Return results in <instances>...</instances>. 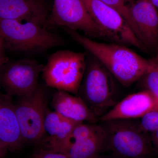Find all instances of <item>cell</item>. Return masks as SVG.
Wrapping results in <instances>:
<instances>
[{
    "instance_id": "obj_1",
    "label": "cell",
    "mask_w": 158,
    "mask_h": 158,
    "mask_svg": "<svg viewBox=\"0 0 158 158\" xmlns=\"http://www.w3.org/2000/svg\"><path fill=\"white\" fill-rule=\"evenodd\" d=\"M71 37L98 59L121 85L128 87L141 80L150 65L145 59L126 45L98 42L77 31L66 29Z\"/></svg>"
},
{
    "instance_id": "obj_2",
    "label": "cell",
    "mask_w": 158,
    "mask_h": 158,
    "mask_svg": "<svg viewBox=\"0 0 158 158\" xmlns=\"http://www.w3.org/2000/svg\"><path fill=\"white\" fill-rule=\"evenodd\" d=\"M107 139V149L117 158H151L155 152L149 134L133 119L102 122Z\"/></svg>"
},
{
    "instance_id": "obj_3",
    "label": "cell",
    "mask_w": 158,
    "mask_h": 158,
    "mask_svg": "<svg viewBox=\"0 0 158 158\" xmlns=\"http://www.w3.org/2000/svg\"><path fill=\"white\" fill-rule=\"evenodd\" d=\"M86 66L77 96L98 118L117 103L116 79L107 69L92 56Z\"/></svg>"
},
{
    "instance_id": "obj_4",
    "label": "cell",
    "mask_w": 158,
    "mask_h": 158,
    "mask_svg": "<svg viewBox=\"0 0 158 158\" xmlns=\"http://www.w3.org/2000/svg\"><path fill=\"white\" fill-rule=\"evenodd\" d=\"M0 35L5 47L23 52H43L63 43L45 27L31 22L0 19Z\"/></svg>"
},
{
    "instance_id": "obj_5",
    "label": "cell",
    "mask_w": 158,
    "mask_h": 158,
    "mask_svg": "<svg viewBox=\"0 0 158 158\" xmlns=\"http://www.w3.org/2000/svg\"><path fill=\"white\" fill-rule=\"evenodd\" d=\"M86 54L59 50L51 55L44 66L43 78L47 85L77 95L86 66Z\"/></svg>"
},
{
    "instance_id": "obj_6",
    "label": "cell",
    "mask_w": 158,
    "mask_h": 158,
    "mask_svg": "<svg viewBox=\"0 0 158 158\" xmlns=\"http://www.w3.org/2000/svg\"><path fill=\"white\" fill-rule=\"evenodd\" d=\"M105 37L114 43L145 50L129 24L116 9L99 0H83Z\"/></svg>"
},
{
    "instance_id": "obj_7",
    "label": "cell",
    "mask_w": 158,
    "mask_h": 158,
    "mask_svg": "<svg viewBox=\"0 0 158 158\" xmlns=\"http://www.w3.org/2000/svg\"><path fill=\"white\" fill-rule=\"evenodd\" d=\"M46 102L45 90L38 85L33 93L20 98L15 104L24 142L37 143L44 138Z\"/></svg>"
},
{
    "instance_id": "obj_8",
    "label": "cell",
    "mask_w": 158,
    "mask_h": 158,
    "mask_svg": "<svg viewBox=\"0 0 158 158\" xmlns=\"http://www.w3.org/2000/svg\"><path fill=\"white\" fill-rule=\"evenodd\" d=\"M49 23L72 31H82L90 38L105 37L83 0H54Z\"/></svg>"
},
{
    "instance_id": "obj_9",
    "label": "cell",
    "mask_w": 158,
    "mask_h": 158,
    "mask_svg": "<svg viewBox=\"0 0 158 158\" xmlns=\"http://www.w3.org/2000/svg\"><path fill=\"white\" fill-rule=\"evenodd\" d=\"M44 65L31 59H23L5 64L0 71V82L10 96H27L38 87V77Z\"/></svg>"
},
{
    "instance_id": "obj_10",
    "label": "cell",
    "mask_w": 158,
    "mask_h": 158,
    "mask_svg": "<svg viewBox=\"0 0 158 158\" xmlns=\"http://www.w3.org/2000/svg\"><path fill=\"white\" fill-rule=\"evenodd\" d=\"M158 10L150 0H135L130 9L137 37L145 49L158 47Z\"/></svg>"
},
{
    "instance_id": "obj_11",
    "label": "cell",
    "mask_w": 158,
    "mask_h": 158,
    "mask_svg": "<svg viewBox=\"0 0 158 158\" xmlns=\"http://www.w3.org/2000/svg\"><path fill=\"white\" fill-rule=\"evenodd\" d=\"M158 108V98L149 90L139 91L126 97L100 118L102 122L113 119L140 118Z\"/></svg>"
},
{
    "instance_id": "obj_12",
    "label": "cell",
    "mask_w": 158,
    "mask_h": 158,
    "mask_svg": "<svg viewBox=\"0 0 158 158\" xmlns=\"http://www.w3.org/2000/svg\"><path fill=\"white\" fill-rule=\"evenodd\" d=\"M47 8L43 0H0V19L31 22L45 27Z\"/></svg>"
},
{
    "instance_id": "obj_13",
    "label": "cell",
    "mask_w": 158,
    "mask_h": 158,
    "mask_svg": "<svg viewBox=\"0 0 158 158\" xmlns=\"http://www.w3.org/2000/svg\"><path fill=\"white\" fill-rule=\"evenodd\" d=\"M11 98L8 94H0V140L7 149L14 152L24 141Z\"/></svg>"
},
{
    "instance_id": "obj_14",
    "label": "cell",
    "mask_w": 158,
    "mask_h": 158,
    "mask_svg": "<svg viewBox=\"0 0 158 158\" xmlns=\"http://www.w3.org/2000/svg\"><path fill=\"white\" fill-rule=\"evenodd\" d=\"M52 106L60 115L79 123H96L98 119L81 98L65 91L58 90L54 94Z\"/></svg>"
},
{
    "instance_id": "obj_15",
    "label": "cell",
    "mask_w": 158,
    "mask_h": 158,
    "mask_svg": "<svg viewBox=\"0 0 158 158\" xmlns=\"http://www.w3.org/2000/svg\"><path fill=\"white\" fill-rule=\"evenodd\" d=\"M79 123L71 120L47 108L44 118V128L47 136L40 143L41 148L46 149L51 145L66 138Z\"/></svg>"
},
{
    "instance_id": "obj_16",
    "label": "cell",
    "mask_w": 158,
    "mask_h": 158,
    "mask_svg": "<svg viewBox=\"0 0 158 158\" xmlns=\"http://www.w3.org/2000/svg\"><path fill=\"white\" fill-rule=\"evenodd\" d=\"M106 149V137L101 125L97 132L77 142L63 153L69 158H95Z\"/></svg>"
},
{
    "instance_id": "obj_17",
    "label": "cell",
    "mask_w": 158,
    "mask_h": 158,
    "mask_svg": "<svg viewBox=\"0 0 158 158\" xmlns=\"http://www.w3.org/2000/svg\"><path fill=\"white\" fill-rule=\"evenodd\" d=\"M101 128V124H87L84 123H78L66 138L45 149L63 153L71 146L93 135L100 129Z\"/></svg>"
},
{
    "instance_id": "obj_18",
    "label": "cell",
    "mask_w": 158,
    "mask_h": 158,
    "mask_svg": "<svg viewBox=\"0 0 158 158\" xmlns=\"http://www.w3.org/2000/svg\"><path fill=\"white\" fill-rule=\"evenodd\" d=\"M156 55L150 59V65L146 73L141 79L146 89L152 92L158 98V47Z\"/></svg>"
},
{
    "instance_id": "obj_19",
    "label": "cell",
    "mask_w": 158,
    "mask_h": 158,
    "mask_svg": "<svg viewBox=\"0 0 158 158\" xmlns=\"http://www.w3.org/2000/svg\"><path fill=\"white\" fill-rule=\"evenodd\" d=\"M116 9L129 24L137 36L135 26L131 15L130 10L135 0H99Z\"/></svg>"
},
{
    "instance_id": "obj_20",
    "label": "cell",
    "mask_w": 158,
    "mask_h": 158,
    "mask_svg": "<svg viewBox=\"0 0 158 158\" xmlns=\"http://www.w3.org/2000/svg\"><path fill=\"white\" fill-rule=\"evenodd\" d=\"M140 118L138 124L144 132L150 134L158 130V108L150 111Z\"/></svg>"
},
{
    "instance_id": "obj_21",
    "label": "cell",
    "mask_w": 158,
    "mask_h": 158,
    "mask_svg": "<svg viewBox=\"0 0 158 158\" xmlns=\"http://www.w3.org/2000/svg\"><path fill=\"white\" fill-rule=\"evenodd\" d=\"M32 158H69L61 152H56L49 150L40 148L34 152Z\"/></svg>"
},
{
    "instance_id": "obj_22",
    "label": "cell",
    "mask_w": 158,
    "mask_h": 158,
    "mask_svg": "<svg viewBox=\"0 0 158 158\" xmlns=\"http://www.w3.org/2000/svg\"><path fill=\"white\" fill-rule=\"evenodd\" d=\"M155 153L158 156V130L149 134Z\"/></svg>"
},
{
    "instance_id": "obj_23",
    "label": "cell",
    "mask_w": 158,
    "mask_h": 158,
    "mask_svg": "<svg viewBox=\"0 0 158 158\" xmlns=\"http://www.w3.org/2000/svg\"><path fill=\"white\" fill-rule=\"evenodd\" d=\"M7 61H8V59L6 57H5L4 54L0 55V71L3 66L7 63Z\"/></svg>"
},
{
    "instance_id": "obj_24",
    "label": "cell",
    "mask_w": 158,
    "mask_h": 158,
    "mask_svg": "<svg viewBox=\"0 0 158 158\" xmlns=\"http://www.w3.org/2000/svg\"><path fill=\"white\" fill-rule=\"evenodd\" d=\"M6 150L7 149L6 146L0 140V158L2 157L5 154Z\"/></svg>"
},
{
    "instance_id": "obj_25",
    "label": "cell",
    "mask_w": 158,
    "mask_h": 158,
    "mask_svg": "<svg viewBox=\"0 0 158 158\" xmlns=\"http://www.w3.org/2000/svg\"><path fill=\"white\" fill-rule=\"evenodd\" d=\"M5 47V44H4L2 37L0 35V55L4 54V49Z\"/></svg>"
},
{
    "instance_id": "obj_26",
    "label": "cell",
    "mask_w": 158,
    "mask_h": 158,
    "mask_svg": "<svg viewBox=\"0 0 158 158\" xmlns=\"http://www.w3.org/2000/svg\"><path fill=\"white\" fill-rule=\"evenodd\" d=\"M150 1L153 5L158 9V0H150Z\"/></svg>"
},
{
    "instance_id": "obj_27",
    "label": "cell",
    "mask_w": 158,
    "mask_h": 158,
    "mask_svg": "<svg viewBox=\"0 0 158 158\" xmlns=\"http://www.w3.org/2000/svg\"><path fill=\"white\" fill-rule=\"evenodd\" d=\"M95 158H117L115 157L114 156H102V155H100L99 156H98L97 157Z\"/></svg>"
},
{
    "instance_id": "obj_28",
    "label": "cell",
    "mask_w": 158,
    "mask_h": 158,
    "mask_svg": "<svg viewBox=\"0 0 158 158\" xmlns=\"http://www.w3.org/2000/svg\"><path fill=\"white\" fill-rule=\"evenodd\" d=\"M43 1H45V0H43Z\"/></svg>"
}]
</instances>
